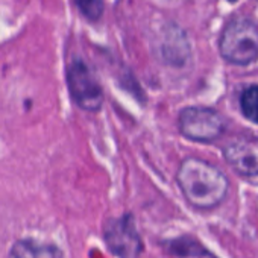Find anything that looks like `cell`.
<instances>
[{"mask_svg": "<svg viewBox=\"0 0 258 258\" xmlns=\"http://www.w3.org/2000/svg\"><path fill=\"white\" fill-rule=\"evenodd\" d=\"M240 106L244 117L258 124V85H252L241 93Z\"/></svg>", "mask_w": 258, "mask_h": 258, "instance_id": "9c48e42d", "label": "cell"}, {"mask_svg": "<svg viewBox=\"0 0 258 258\" xmlns=\"http://www.w3.org/2000/svg\"><path fill=\"white\" fill-rule=\"evenodd\" d=\"M220 55L231 64L247 66L258 58V28L244 17L231 20L219 41Z\"/></svg>", "mask_w": 258, "mask_h": 258, "instance_id": "7a4b0ae2", "label": "cell"}, {"mask_svg": "<svg viewBox=\"0 0 258 258\" xmlns=\"http://www.w3.org/2000/svg\"><path fill=\"white\" fill-rule=\"evenodd\" d=\"M226 163L241 176H258V137H240L223 149Z\"/></svg>", "mask_w": 258, "mask_h": 258, "instance_id": "8992f818", "label": "cell"}, {"mask_svg": "<svg viewBox=\"0 0 258 258\" xmlns=\"http://www.w3.org/2000/svg\"><path fill=\"white\" fill-rule=\"evenodd\" d=\"M179 131L184 137L199 143H211L217 140L225 131L223 117L205 106L184 108L178 118Z\"/></svg>", "mask_w": 258, "mask_h": 258, "instance_id": "277c9868", "label": "cell"}, {"mask_svg": "<svg viewBox=\"0 0 258 258\" xmlns=\"http://www.w3.org/2000/svg\"><path fill=\"white\" fill-rule=\"evenodd\" d=\"M176 184L184 199L196 210L208 211L219 207L229 190L222 170L199 158H185L176 172Z\"/></svg>", "mask_w": 258, "mask_h": 258, "instance_id": "6da1fadb", "label": "cell"}, {"mask_svg": "<svg viewBox=\"0 0 258 258\" xmlns=\"http://www.w3.org/2000/svg\"><path fill=\"white\" fill-rule=\"evenodd\" d=\"M10 258H64V250L56 243L25 237L11 244Z\"/></svg>", "mask_w": 258, "mask_h": 258, "instance_id": "52a82bcc", "label": "cell"}, {"mask_svg": "<svg viewBox=\"0 0 258 258\" xmlns=\"http://www.w3.org/2000/svg\"><path fill=\"white\" fill-rule=\"evenodd\" d=\"M161 246L172 258H217L196 237L184 234L161 241Z\"/></svg>", "mask_w": 258, "mask_h": 258, "instance_id": "ba28073f", "label": "cell"}, {"mask_svg": "<svg viewBox=\"0 0 258 258\" xmlns=\"http://www.w3.org/2000/svg\"><path fill=\"white\" fill-rule=\"evenodd\" d=\"M73 2H75L76 8L81 11V14L91 22L99 20L103 13L102 0H73Z\"/></svg>", "mask_w": 258, "mask_h": 258, "instance_id": "30bf717a", "label": "cell"}, {"mask_svg": "<svg viewBox=\"0 0 258 258\" xmlns=\"http://www.w3.org/2000/svg\"><path fill=\"white\" fill-rule=\"evenodd\" d=\"M102 240L115 258H142L145 252L143 237L131 213L106 219L102 226Z\"/></svg>", "mask_w": 258, "mask_h": 258, "instance_id": "3957f363", "label": "cell"}, {"mask_svg": "<svg viewBox=\"0 0 258 258\" xmlns=\"http://www.w3.org/2000/svg\"><path fill=\"white\" fill-rule=\"evenodd\" d=\"M67 87L73 102L84 111L97 112L103 103V91L82 59H73L67 67Z\"/></svg>", "mask_w": 258, "mask_h": 258, "instance_id": "5b68a950", "label": "cell"}]
</instances>
